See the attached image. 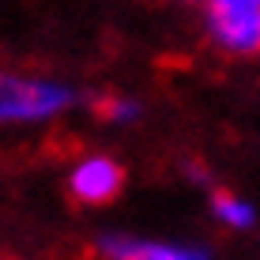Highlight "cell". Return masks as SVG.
I'll return each mask as SVG.
<instances>
[{
	"instance_id": "6da1fadb",
	"label": "cell",
	"mask_w": 260,
	"mask_h": 260,
	"mask_svg": "<svg viewBox=\"0 0 260 260\" xmlns=\"http://www.w3.org/2000/svg\"><path fill=\"white\" fill-rule=\"evenodd\" d=\"M211 38L230 53H260V4L256 0H208Z\"/></svg>"
},
{
	"instance_id": "7a4b0ae2",
	"label": "cell",
	"mask_w": 260,
	"mask_h": 260,
	"mask_svg": "<svg viewBox=\"0 0 260 260\" xmlns=\"http://www.w3.org/2000/svg\"><path fill=\"white\" fill-rule=\"evenodd\" d=\"M121 189H124V170L106 155L83 158L68 174V196L76 204H83V208H98V204L117 200Z\"/></svg>"
},
{
	"instance_id": "3957f363",
	"label": "cell",
	"mask_w": 260,
	"mask_h": 260,
	"mask_svg": "<svg viewBox=\"0 0 260 260\" xmlns=\"http://www.w3.org/2000/svg\"><path fill=\"white\" fill-rule=\"evenodd\" d=\"M102 253L110 260H208L200 249L166 245V241H140V238H106Z\"/></svg>"
},
{
	"instance_id": "277c9868",
	"label": "cell",
	"mask_w": 260,
	"mask_h": 260,
	"mask_svg": "<svg viewBox=\"0 0 260 260\" xmlns=\"http://www.w3.org/2000/svg\"><path fill=\"white\" fill-rule=\"evenodd\" d=\"M211 211H215V219L226 222L230 230H249V226L256 222L253 204H245V200H241V196H234V192H215Z\"/></svg>"
},
{
	"instance_id": "5b68a950",
	"label": "cell",
	"mask_w": 260,
	"mask_h": 260,
	"mask_svg": "<svg viewBox=\"0 0 260 260\" xmlns=\"http://www.w3.org/2000/svg\"><path fill=\"white\" fill-rule=\"evenodd\" d=\"M256 4H260V0H256Z\"/></svg>"
}]
</instances>
